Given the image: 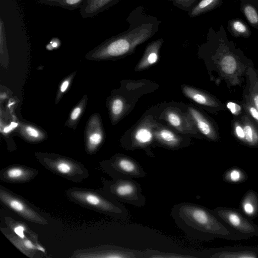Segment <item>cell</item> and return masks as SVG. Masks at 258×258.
Returning <instances> with one entry per match:
<instances>
[{
    "instance_id": "obj_1",
    "label": "cell",
    "mask_w": 258,
    "mask_h": 258,
    "mask_svg": "<svg viewBox=\"0 0 258 258\" xmlns=\"http://www.w3.org/2000/svg\"><path fill=\"white\" fill-rule=\"evenodd\" d=\"M170 215L177 226L188 237L198 241L214 239L239 240L243 238L229 228L211 210L188 202L175 205Z\"/></svg>"
},
{
    "instance_id": "obj_2",
    "label": "cell",
    "mask_w": 258,
    "mask_h": 258,
    "mask_svg": "<svg viewBox=\"0 0 258 258\" xmlns=\"http://www.w3.org/2000/svg\"><path fill=\"white\" fill-rule=\"evenodd\" d=\"M126 21L127 29L106 39L98 49L99 55L110 57L125 56L134 52L137 46L152 37L161 21L140 6L130 13Z\"/></svg>"
},
{
    "instance_id": "obj_3",
    "label": "cell",
    "mask_w": 258,
    "mask_h": 258,
    "mask_svg": "<svg viewBox=\"0 0 258 258\" xmlns=\"http://www.w3.org/2000/svg\"><path fill=\"white\" fill-rule=\"evenodd\" d=\"M211 211L244 239L253 237H258V225L243 214L239 209L218 207Z\"/></svg>"
},
{
    "instance_id": "obj_4",
    "label": "cell",
    "mask_w": 258,
    "mask_h": 258,
    "mask_svg": "<svg viewBox=\"0 0 258 258\" xmlns=\"http://www.w3.org/2000/svg\"><path fill=\"white\" fill-rule=\"evenodd\" d=\"M108 190L113 200L141 207L146 203L140 184L132 178H116L108 186Z\"/></svg>"
},
{
    "instance_id": "obj_5",
    "label": "cell",
    "mask_w": 258,
    "mask_h": 258,
    "mask_svg": "<svg viewBox=\"0 0 258 258\" xmlns=\"http://www.w3.org/2000/svg\"><path fill=\"white\" fill-rule=\"evenodd\" d=\"M73 197L78 201L109 214L121 219H126L128 217L126 208L120 203L108 200L97 194L87 191H74Z\"/></svg>"
},
{
    "instance_id": "obj_6",
    "label": "cell",
    "mask_w": 258,
    "mask_h": 258,
    "mask_svg": "<svg viewBox=\"0 0 258 258\" xmlns=\"http://www.w3.org/2000/svg\"><path fill=\"white\" fill-rule=\"evenodd\" d=\"M232 134L241 145L258 148V126L245 112L233 116L231 121Z\"/></svg>"
},
{
    "instance_id": "obj_7",
    "label": "cell",
    "mask_w": 258,
    "mask_h": 258,
    "mask_svg": "<svg viewBox=\"0 0 258 258\" xmlns=\"http://www.w3.org/2000/svg\"><path fill=\"white\" fill-rule=\"evenodd\" d=\"M109 165L116 178L134 179L147 176V173L137 161L124 155L116 156Z\"/></svg>"
},
{
    "instance_id": "obj_8",
    "label": "cell",
    "mask_w": 258,
    "mask_h": 258,
    "mask_svg": "<svg viewBox=\"0 0 258 258\" xmlns=\"http://www.w3.org/2000/svg\"><path fill=\"white\" fill-rule=\"evenodd\" d=\"M204 256L209 258H258V246L236 245L205 250Z\"/></svg>"
},
{
    "instance_id": "obj_9",
    "label": "cell",
    "mask_w": 258,
    "mask_h": 258,
    "mask_svg": "<svg viewBox=\"0 0 258 258\" xmlns=\"http://www.w3.org/2000/svg\"><path fill=\"white\" fill-rule=\"evenodd\" d=\"M0 199L6 206L27 220L42 224L47 223L45 219L24 202L2 189H1Z\"/></svg>"
},
{
    "instance_id": "obj_10",
    "label": "cell",
    "mask_w": 258,
    "mask_h": 258,
    "mask_svg": "<svg viewBox=\"0 0 258 258\" xmlns=\"http://www.w3.org/2000/svg\"><path fill=\"white\" fill-rule=\"evenodd\" d=\"M182 91L187 97L205 107L212 112L217 113L225 110L226 108L225 104L206 92L188 86L183 87Z\"/></svg>"
},
{
    "instance_id": "obj_11",
    "label": "cell",
    "mask_w": 258,
    "mask_h": 258,
    "mask_svg": "<svg viewBox=\"0 0 258 258\" xmlns=\"http://www.w3.org/2000/svg\"><path fill=\"white\" fill-rule=\"evenodd\" d=\"M189 112L200 132L209 140L218 141L220 135L217 125L197 109L189 108Z\"/></svg>"
},
{
    "instance_id": "obj_12",
    "label": "cell",
    "mask_w": 258,
    "mask_h": 258,
    "mask_svg": "<svg viewBox=\"0 0 258 258\" xmlns=\"http://www.w3.org/2000/svg\"><path fill=\"white\" fill-rule=\"evenodd\" d=\"M120 0H85L80 8L83 18H92L117 4Z\"/></svg>"
},
{
    "instance_id": "obj_13",
    "label": "cell",
    "mask_w": 258,
    "mask_h": 258,
    "mask_svg": "<svg viewBox=\"0 0 258 258\" xmlns=\"http://www.w3.org/2000/svg\"><path fill=\"white\" fill-rule=\"evenodd\" d=\"M163 42L164 39L161 38L148 44L143 57L137 67V70L145 69L157 61Z\"/></svg>"
},
{
    "instance_id": "obj_14",
    "label": "cell",
    "mask_w": 258,
    "mask_h": 258,
    "mask_svg": "<svg viewBox=\"0 0 258 258\" xmlns=\"http://www.w3.org/2000/svg\"><path fill=\"white\" fill-rule=\"evenodd\" d=\"M239 209L249 219H255L258 216V193L253 189L248 190L240 200Z\"/></svg>"
},
{
    "instance_id": "obj_15",
    "label": "cell",
    "mask_w": 258,
    "mask_h": 258,
    "mask_svg": "<svg viewBox=\"0 0 258 258\" xmlns=\"http://www.w3.org/2000/svg\"><path fill=\"white\" fill-rule=\"evenodd\" d=\"M153 139L152 127L144 123L133 134L130 148H144L150 145Z\"/></svg>"
},
{
    "instance_id": "obj_16",
    "label": "cell",
    "mask_w": 258,
    "mask_h": 258,
    "mask_svg": "<svg viewBox=\"0 0 258 258\" xmlns=\"http://www.w3.org/2000/svg\"><path fill=\"white\" fill-rule=\"evenodd\" d=\"M245 78L246 86L243 92L258 110V78L253 66L248 68Z\"/></svg>"
},
{
    "instance_id": "obj_17",
    "label": "cell",
    "mask_w": 258,
    "mask_h": 258,
    "mask_svg": "<svg viewBox=\"0 0 258 258\" xmlns=\"http://www.w3.org/2000/svg\"><path fill=\"white\" fill-rule=\"evenodd\" d=\"M157 140L161 145L169 148L175 149L182 145V139L170 130L160 128L154 131Z\"/></svg>"
},
{
    "instance_id": "obj_18",
    "label": "cell",
    "mask_w": 258,
    "mask_h": 258,
    "mask_svg": "<svg viewBox=\"0 0 258 258\" xmlns=\"http://www.w3.org/2000/svg\"><path fill=\"white\" fill-rule=\"evenodd\" d=\"M222 178L225 182L239 184L245 182L248 179V175L242 168L238 166H232L224 172Z\"/></svg>"
},
{
    "instance_id": "obj_19",
    "label": "cell",
    "mask_w": 258,
    "mask_h": 258,
    "mask_svg": "<svg viewBox=\"0 0 258 258\" xmlns=\"http://www.w3.org/2000/svg\"><path fill=\"white\" fill-rule=\"evenodd\" d=\"M222 0H200L188 13L190 18H194L211 11L218 7Z\"/></svg>"
},
{
    "instance_id": "obj_20",
    "label": "cell",
    "mask_w": 258,
    "mask_h": 258,
    "mask_svg": "<svg viewBox=\"0 0 258 258\" xmlns=\"http://www.w3.org/2000/svg\"><path fill=\"white\" fill-rule=\"evenodd\" d=\"M230 30L234 37H248L251 32L244 22L239 19H235L229 22Z\"/></svg>"
},
{
    "instance_id": "obj_21",
    "label": "cell",
    "mask_w": 258,
    "mask_h": 258,
    "mask_svg": "<svg viewBox=\"0 0 258 258\" xmlns=\"http://www.w3.org/2000/svg\"><path fill=\"white\" fill-rule=\"evenodd\" d=\"M164 117L165 119L172 126L180 131L185 130L183 127L184 123H187V122L184 121L183 117L178 112L174 110H168L165 112Z\"/></svg>"
},
{
    "instance_id": "obj_22",
    "label": "cell",
    "mask_w": 258,
    "mask_h": 258,
    "mask_svg": "<svg viewBox=\"0 0 258 258\" xmlns=\"http://www.w3.org/2000/svg\"><path fill=\"white\" fill-rule=\"evenodd\" d=\"M245 112L258 126V110L252 104L246 94L243 92L241 102Z\"/></svg>"
},
{
    "instance_id": "obj_23",
    "label": "cell",
    "mask_w": 258,
    "mask_h": 258,
    "mask_svg": "<svg viewBox=\"0 0 258 258\" xmlns=\"http://www.w3.org/2000/svg\"><path fill=\"white\" fill-rule=\"evenodd\" d=\"M5 173L6 177L9 179L20 180L27 178L32 172L23 168L14 167L8 169Z\"/></svg>"
},
{
    "instance_id": "obj_24",
    "label": "cell",
    "mask_w": 258,
    "mask_h": 258,
    "mask_svg": "<svg viewBox=\"0 0 258 258\" xmlns=\"http://www.w3.org/2000/svg\"><path fill=\"white\" fill-rule=\"evenodd\" d=\"M49 165H51L49 166L57 172L66 175L73 173L76 168L75 164L62 160L55 161L53 163H49Z\"/></svg>"
},
{
    "instance_id": "obj_25",
    "label": "cell",
    "mask_w": 258,
    "mask_h": 258,
    "mask_svg": "<svg viewBox=\"0 0 258 258\" xmlns=\"http://www.w3.org/2000/svg\"><path fill=\"white\" fill-rule=\"evenodd\" d=\"M243 12L245 18L251 26L257 27L258 26V13L251 5H245L243 7Z\"/></svg>"
},
{
    "instance_id": "obj_26",
    "label": "cell",
    "mask_w": 258,
    "mask_h": 258,
    "mask_svg": "<svg viewBox=\"0 0 258 258\" xmlns=\"http://www.w3.org/2000/svg\"><path fill=\"white\" fill-rule=\"evenodd\" d=\"M200 0H172L173 5L185 12H189Z\"/></svg>"
},
{
    "instance_id": "obj_27",
    "label": "cell",
    "mask_w": 258,
    "mask_h": 258,
    "mask_svg": "<svg viewBox=\"0 0 258 258\" xmlns=\"http://www.w3.org/2000/svg\"><path fill=\"white\" fill-rule=\"evenodd\" d=\"M85 0H61L57 7L73 11L80 8Z\"/></svg>"
},
{
    "instance_id": "obj_28",
    "label": "cell",
    "mask_w": 258,
    "mask_h": 258,
    "mask_svg": "<svg viewBox=\"0 0 258 258\" xmlns=\"http://www.w3.org/2000/svg\"><path fill=\"white\" fill-rule=\"evenodd\" d=\"M225 106L232 113L233 116H238L244 111L241 103L239 104L235 102L229 101L225 104Z\"/></svg>"
},
{
    "instance_id": "obj_29",
    "label": "cell",
    "mask_w": 258,
    "mask_h": 258,
    "mask_svg": "<svg viewBox=\"0 0 258 258\" xmlns=\"http://www.w3.org/2000/svg\"><path fill=\"white\" fill-rule=\"evenodd\" d=\"M124 104L123 100L119 98L115 99L111 105V111L113 115L118 116L123 111Z\"/></svg>"
},
{
    "instance_id": "obj_30",
    "label": "cell",
    "mask_w": 258,
    "mask_h": 258,
    "mask_svg": "<svg viewBox=\"0 0 258 258\" xmlns=\"http://www.w3.org/2000/svg\"><path fill=\"white\" fill-rule=\"evenodd\" d=\"M102 141V136L100 134L94 133L90 136L89 139V144L92 146L99 145Z\"/></svg>"
},
{
    "instance_id": "obj_31",
    "label": "cell",
    "mask_w": 258,
    "mask_h": 258,
    "mask_svg": "<svg viewBox=\"0 0 258 258\" xmlns=\"http://www.w3.org/2000/svg\"><path fill=\"white\" fill-rule=\"evenodd\" d=\"M26 230L25 227L21 224H17L13 228L15 233L21 239L25 238V231Z\"/></svg>"
},
{
    "instance_id": "obj_32",
    "label": "cell",
    "mask_w": 258,
    "mask_h": 258,
    "mask_svg": "<svg viewBox=\"0 0 258 258\" xmlns=\"http://www.w3.org/2000/svg\"><path fill=\"white\" fill-rule=\"evenodd\" d=\"M61 0H38V3L50 6H57Z\"/></svg>"
},
{
    "instance_id": "obj_33",
    "label": "cell",
    "mask_w": 258,
    "mask_h": 258,
    "mask_svg": "<svg viewBox=\"0 0 258 258\" xmlns=\"http://www.w3.org/2000/svg\"><path fill=\"white\" fill-rule=\"evenodd\" d=\"M27 133L30 136L34 138H37L39 136V133L35 128L28 126L26 128Z\"/></svg>"
},
{
    "instance_id": "obj_34",
    "label": "cell",
    "mask_w": 258,
    "mask_h": 258,
    "mask_svg": "<svg viewBox=\"0 0 258 258\" xmlns=\"http://www.w3.org/2000/svg\"><path fill=\"white\" fill-rule=\"evenodd\" d=\"M81 113V108L77 107L74 109L71 114V118L73 120L77 119Z\"/></svg>"
},
{
    "instance_id": "obj_35",
    "label": "cell",
    "mask_w": 258,
    "mask_h": 258,
    "mask_svg": "<svg viewBox=\"0 0 258 258\" xmlns=\"http://www.w3.org/2000/svg\"><path fill=\"white\" fill-rule=\"evenodd\" d=\"M18 124L16 122H11V123L8 126H6L4 129V132L6 133L10 132L12 130L14 129L17 126Z\"/></svg>"
},
{
    "instance_id": "obj_36",
    "label": "cell",
    "mask_w": 258,
    "mask_h": 258,
    "mask_svg": "<svg viewBox=\"0 0 258 258\" xmlns=\"http://www.w3.org/2000/svg\"><path fill=\"white\" fill-rule=\"evenodd\" d=\"M69 84V83L67 81H64L62 84L61 87H60V90L62 92H63L66 90V89H67V88L68 87Z\"/></svg>"
},
{
    "instance_id": "obj_37",
    "label": "cell",
    "mask_w": 258,
    "mask_h": 258,
    "mask_svg": "<svg viewBox=\"0 0 258 258\" xmlns=\"http://www.w3.org/2000/svg\"><path fill=\"white\" fill-rule=\"evenodd\" d=\"M36 249L37 250H40L43 252H45V249L43 247H42L41 245H40L39 244H37L36 245Z\"/></svg>"
},
{
    "instance_id": "obj_38",
    "label": "cell",
    "mask_w": 258,
    "mask_h": 258,
    "mask_svg": "<svg viewBox=\"0 0 258 258\" xmlns=\"http://www.w3.org/2000/svg\"><path fill=\"white\" fill-rule=\"evenodd\" d=\"M255 71L256 72V75H257V78H258V69H255Z\"/></svg>"
},
{
    "instance_id": "obj_39",
    "label": "cell",
    "mask_w": 258,
    "mask_h": 258,
    "mask_svg": "<svg viewBox=\"0 0 258 258\" xmlns=\"http://www.w3.org/2000/svg\"><path fill=\"white\" fill-rule=\"evenodd\" d=\"M168 1H171H171H172V0H168Z\"/></svg>"
}]
</instances>
